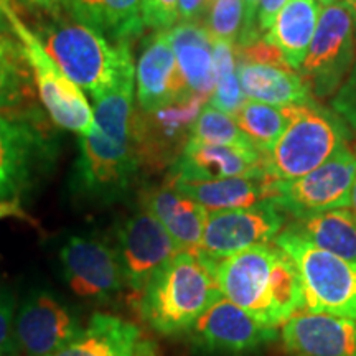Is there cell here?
<instances>
[{
  "label": "cell",
  "mask_w": 356,
  "mask_h": 356,
  "mask_svg": "<svg viewBox=\"0 0 356 356\" xmlns=\"http://www.w3.org/2000/svg\"><path fill=\"white\" fill-rule=\"evenodd\" d=\"M175 188L208 211L249 208L274 197V181L266 170L246 177L207 181H173Z\"/></svg>",
  "instance_id": "obj_21"
},
{
  "label": "cell",
  "mask_w": 356,
  "mask_h": 356,
  "mask_svg": "<svg viewBox=\"0 0 356 356\" xmlns=\"http://www.w3.org/2000/svg\"><path fill=\"white\" fill-rule=\"evenodd\" d=\"M32 2H35L37 6L43 8H58L63 6V3L68 2V0H32Z\"/></svg>",
  "instance_id": "obj_39"
},
{
  "label": "cell",
  "mask_w": 356,
  "mask_h": 356,
  "mask_svg": "<svg viewBox=\"0 0 356 356\" xmlns=\"http://www.w3.org/2000/svg\"><path fill=\"white\" fill-rule=\"evenodd\" d=\"M355 152H356V144H355Z\"/></svg>",
  "instance_id": "obj_44"
},
{
  "label": "cell",
  "mask_w": 356,
  "mask_h": 356,
  "mask_svg": "<svg viewBox=\"0 0 356 356\" xmlns=\"http://www.w3.org/2000/svg\"><path fill=\"white\" fill-rule=\"evenodd\" d=\"M136 70L95 99V126L79 136L71 188L89 202L114 203L126 197L140 167L134 136Z\"/></svg>",
  "instance_id": "obj_1"
},
{
  "label": "cell",
  "mask_w": 356,
  "mask_h": 356,
  "mask_svg": "<svg viewBox=\"0 0 356 356\" xmlns=\"http://www.w3.org/2000/svg\"><path fill=\"white\" fill-rule=\"evenodd\" d=\"M320 3H322V6H332V3H337L338 0H318Z\"/></svg>",
  "instance_id": "obj_42"
},
{
  "label": "cell",
  "mask_w": 356,
  "mask_h": 356,
  "mask_svg": "<svg viewBox=\"0 0 356 356\" xmlns=\"http://www.w3.org/2000/svg\"><path fill=\"white\" fill-rule=\"evenodd\" d=\"M346 210H348L351 215L355 216V220H356V178H355V181H353V186H351L350 204H348V208H346Z\"/></svg>",
  "instance_id": "obj_40"
},
{
  "label": "cell",
  "mask_w": 356,
  "mask_h": 356,
  "mask_svg": "<svg viewBox=\"0 0 356 356\" xmlns=\"http://www.w3.org/2000/svg\"><path fill=\"white\" fill-rule=\"evenodd\" d=\"M287 2L289 0H261L256 15L257 32L266 33L267 30L270 29V25H273L277 13L282 10V7L286 6Z\"/></svg>",
  "instance_id": "obj_35"
},
{
  "label": "cell",
  "mask_w": 356,
  "mask_h": 356,
  "mask_svg": "<svg viewBox=\"0 0 356 356\" xmlns=\"http://www.w3.org/2000/svg\"><path fill=\"white\" fill-rule=\"evenodd\" d=\"M65 280L76 296L111 300L126 287L118 249L95 236H73L60 249Z\"/></svg>",
  "instance_id": "obj_11"
},
{
  "label": "cell",
  "mask_w": 356,
  "mask_h": 356,
  "mask_svg": "<svg viewBox=\"0 0 356 356\" xmlns=\"http://www.w3.org/2000/svg\"><path fill=\"white\" fill-rule=\"evenodd\" d=\"M144 26L154 30H170L178 22V0H142Z\"/></svg>",
  "instance_id": "obj_32"
},
{
  "label": "cell",
  "mask_w": 356,
  "mask_h": 356,
  "mask_svg": "<svg viewBox=\"0 0 356 356\" xmlns=\"http://www.w3.org/2000/svg\"><path fill=\"white\" fill-rule=\"evenodd\" d=\"M51 356H155V348L136 323L96 312L86 327Z\"/></svg>",
  "instance_id": "obj_20"
},
{
  "label": "cell",
  "mask_w": 356,
  "mask_h": 356,
  "mask_svg": "<svg viewBox=\"0 0 356 356\" xmlns=\"http://www.w3.org/2000/svg\"><path fill=\"white\" fill-rule=\"evenodd\" d=\"M208 10L207 32L213 42H225L236 47L243 29V2L241 0H215Z\"/></svg>",
  "instance_id": "obj_31"
},
{
  "label": "cell",
  "mask_w": 356,
  "mask_h": 356,
  "mask_svg": "<svg viewBox=\"0 0 356 356\" xmlns=\"http://www.w3.org/2000/svg\"><path fill=\"white\" fill-rule=\"evenodd\" d=\"M47 159V142L32 124L0 114V202H19Z\"/></svg>",
  "instance_id": "obj_16"
},
{
  "label": "cell",
  "mask_w": 356,
  "mask_h": 356,
  "mask_svg": "<svg viewBox=\"0 0 356 356\" xmlns=\"http://www.w3.org/2000/svg\"><path fill=\"white\" fill-rule=\"evenodd\" d=\"M115 249L126 287L137 296L144 291L157 270L180 252L162 222L145 207L121 222Z\"/></svg>",
  "instance_id": "obj_12"
},
{
  "label": "cell",
  "mask_w": 356,
  "mask_h": 356,
  "mask_svg": "<svg viewBox=\"0 0 356 356\" xmlns=\"http://www.w3.org/2000/svg\"><path fill=\"white\" fill-rule=\"evenodd\" d=\"M236 71L248 99L273 106L302 104L312 99L304 79L289 65L257 63L238 58Z\"/></svg>",
  "instance_id": "obj_24"
},
{
  "label": "cell",
  "mask_w": 356,
  "mask_h": 356,
  "mask_svg": "<svg viewBox=\"0 0 356 356\" xmlns=\"http://www.w3.org/2000/svg\"><path fill=\"white\" fill-rule=\"evenodd\" d=\"M280 338L289 356H356V320L300 310Z\"/></svg>",
  "instance_id": "obj_19"
},
{
  "label": "cell",
  "mask_w": 356,
  "mask_h": 356,
  "mask_svg": "<svg viewBox=\"0 0 356 356\" xmlns=\"http://www.w3.org/2000/svg\"><path fill=\"white\" fill-rule=\"evenodd\" d=\"M38 40L66 76L92 99L104 96L124 74L136 70L129 42H111L76 20L44 26Z\"/></svg>",
  "instance_id": "obj_4"
},
{
  "label": "cell",
  "mask_w": 356,
  "mask_h": 356,
  "mask_svg": "<svg viewBox=\"0 0 356 356\" xmlns=\"http://www.w3.org/2000/svg\"><path fill=\"white\" fill-rule=\"evenodd\" d=\"M188 333L200 348L220 353H248L277 338L275 328L257 322L226 297L204 310Z\"/></svg>",
  "instance_id": "obj_15"
},
{
  "label": "cell",
  "mask_w": 356,
  "mask_h": 356,
  "mask_svg": "<svg viewBox=\"0 0 356 356\" xmlns=\"http://www.w3.org/2000/svg\"><path fill=\"white\" fill-rule=\"evenodd\" d=\"M70 15L109 38L129 42L142 33V0H68Z\"/></svg>",
  "instance_id": "obj_26"
},
{
  "label": "cell",
  "mask_w": 356,
  "mask_h": 356,
  "mask_svg": "<svg viewBox=\"0 0 356 356\" xmlns=\"http://www.w3.org/2000/svg\"><path fill=\"white\" fill-rule=\"evenodd\" d=\"M81 332L76 315L47 291H33L15 315V351L22 356H51Z\"/></svg>",
  "instance_id": "obj_13"
},
{
  "label": "cell",
  "mask_w": 356,
  "mask_h": 356,
  "mask_svg": "<svg viewBox=\"0 0 356 356\" xmlns=\"http://www.w3.org/2000/svg\"><path fill=\"white\" fill-rule=\"evenodd\" d=\"M167 35L190 95L210 99L216 86L210 33L200 24L180 22Z\"/></svg>",
  "instance_id": "obj_23"
},
{
  "label": "cell",
  "mask_w": 356,
  "mask_h": 356,
  "mask_svg": "<svg viewBox=\"0 0 356 356\" xmlns=\"http://www.w3.org/2000/svg\"><path fill=\"white\" fill-rule=\"evenodd\" d=\"M10 7L8 0H0V37H12L13 26L10 24V19H8L7 8Z\"/></svg>",
  "instance_id": "obj_37"
},
{
  "label": "cell",
  "mask_w": 356,
  "mask_h": 356,
  "mask_svg": "<svg viewBox=\"0 0 356 356\" xmlns=\"http://www.w3.org/2000/svg\"><path fill=\"white\" fill-rule=\"evenodd\" d=\"M286 225V211L274 200L249 208L210 211L195 251L213 262L257 244L273 243Z\"/></svg>",
  "instance_id": "obj_10"
},
{
  "label": "cell",
  "mask_w": 356,
  "mask_h": 356,
  "mask_svg": "<svg viewBox=\"0 0 356 356\" xmlns=\"http://www.w3.org/2000/svg\"><path fill=\"white\" fill-rule=\"evenodd\" d=\"M355 178L356 152L343 145L315 170L293 180L274 181L270 200L293 218L348 208Z\"/></svg>",
  "instance_id": "obj_9"
},
{
  "label": "cell",
  "mask_w": 356,
  "mask_h": 356,
  "mask_svg": "<svg viewBox=\"0 0 356 356\" xmlns=\"http://www.w3.org/2000/svg\"><path fill=\"white\" fill-rule=\"evenodd\" d=\"M144 207L168 231L180 251H195L202 241L208 211L180 193L170 181L145 195Z\"/></svg>",
  "instance_id": "obj_22"
},
{
  "label": "cell",
  "mask_w": 356,
  "mask_h": 356,
  "mask_svg": "<svg viewBox=\"0 0 356 356\" xmlns=\"http://www.w3.org/2000/svg\"><path fill=\"white\" fill-rule=\"evenodd\" d=\"M233 118L251 144L264 155L273 150L289 124L286 106H273L254 99L244 101Z\"/></svg>",
  "instance_id": "obj_28"
},
{
  "label": "cell",
  "mask_w": 356,
  "mask_h": 356,
  "mask_svg": "<svg viewBox=\"0 0 356 356\" xmlns=\"http://www.w3.org/2000/svg\"><path fill=\"white\" fill-rule=\"evenodd\" d=\"M332 106L333 111L348 126L356 129V61L350 71L348 78L343 83V86L338 89L337 95L333 96Z\"/></svg>",
  "instance_id": "obj_34"
},
{
  "label": "cell",
  "mask_w": 356,
  "mask_h": 356,
  "mask_svg": "<svg viewBox=\"0 0 356 356\" xmlns=\"http://www.w3.org/2000/svg\"><path fill=\"white\" fill-rule=\"evenodd\" d=\"M188 140L216 145H252L238 127L233 115L218 111L210 104L200 111L197 121L191 126Z\"/></svg>",
  "instance_id": "obj_30"
},
{
  "label": "cell",
  "mask_w": 356,
  "mask_h": 356,
  "mask_svg": "<svg viewBox=\"0 0 356 356\" xmlns=\"http://www.w3.org/2000/svg\"><path fill=\"white\" fill-rule=\"evenodd\" d=\"M15 300L6 289L0 287V356L15 351Z\"/></svg>",
  "instance_id": "obj_33"
},
{
  "label": "cell",
  "mask_w": 356,
  "mask_h": 356,
  "mask_svg": "<svg viewBox=\"0 0 356 356\" xmlns=\"http://www.w3.org/2000/svg\"><path fill=\"white\" fill-rule=\"evenodd\" d=\"M346 6L350 7L351 13H353V19H355V25H356V0H345Z\"/></svg>",
  "instance_id": "obj_41"
},
{
  "label": "cell",
  "mask_w": 356,
  "mask_h": 356,
  "mask_svg": "<svg viewBox=\"0 0 356 356\" xmlns=\"http://www.w3.org/2000/svg\"><path fill=\"white\" fill-rule=\"evenodd\" d=\"M299 273L304 310L356 320V264L317 246L292 228L275 236Z\"/></svg>",
  "instance_id": "obj_5"
},
{
  "label": "cell",
  "mask_w": 356,
  "mask_h": 356,
  "mask_svg": "<svg viewBox=\"0 0 356 356\" xmlns=\"http://www.w3.org/2000/svg\"><path fill=\"white\" fill-rule=\"evenodd\" d=\"M10 216L25 218V213L20 208L19 202H0V221Z\"/></svg>",
  "instance_id": "obj_38"
},
{
  "label": "cell",
  "mask_w": 356,
  "mask_h": 356,
  "mask_svg": "<svg viewBox=\"0 0 356 356\" xmlns=\"http://www.w3.org/2000/svg\"><path fill=\"white\" fill-rule=\"evenodd\" d=\"M286 108V131L264 159L267 175L275 181L293 180L315 170L346 145V129L340 115L312 101Z\"/></svg>",
  "instance_id": "obj_6"
},
{
  "label": "cell",
  "mask_w": 356,
  "mask_h": 356,
  "mask_svg": "<svg viewBox=\"0 0 356 356\" xmlns=\"http://www.w3.org/2000/svg\"><path fill=\"white\" fill-rule=\"evenodd\" d=\"M320 8L315 0H289L267 30L264 40L279 50L284 61L299 71L317 29Z\"/></svg>",
  "instance_id": "obj_25"
},
{
  "label": "cell",
  "mask_w": 356,
  "mask_h": 356,
  "mask_svg": "<svg viewBox=\"0 0 356 356\" xmlns=\"http://www.w3.org/2000/svg\"><path fill=\"white\" fill-rule=\"evenodd\" d=\"M213 2H215V0H207V3H208V7H210V6H211V3H213Z\"/></svg>",
  "instance_id": "obj_43"
},
{
  "label": "cell",
  "mask_w": 356,
  "mask_h": 356,
  "mask_svg": "<svg viewBox=\"0 0 356 356\" xmlns=\"http://www.w3.org/2000/svg\"><path fill=\"white\" fill-rule=\"evenodd\" d=\"M220 297L215 262L197 251H180L137 296V309L154 332L172 337L188 333Z\"/></svg>",
  "instance_id": "obj_3"
},
{
  "label": "cell",
  "mask_w": 356,
  "mask_h": 356,
  "mask_svg": "<svg viewBox=\"0 0 356 356\" xmlns=\"http://www.w3.org/2000/svg\"><path fill=\"white\" fill-rule=\"evenodd\" d=\"M289 228L317 246L356 264V220L346 208L293 218Z\"/></svg>",
  "instance_id": "obj_27"
},
{
  "label": "cell",
  "mask_w": 356,
  "mask_h": 356,
  "mask_svg": "<svg viewBox=\"0 0 356 356\" xmlns=\"http://www.w3.org/2000/svg\"><path fill=\"white\" fill-rule=\"evenodd\" d=\"M356 61V25L345 2L325 6L299 74L310 95L333 97Z\"/></svg>",
  "instance_id": "obj_7"
},
{
  "label": "cell",
  "mask_w": 356,
  "mask_h": 356,
  "mask_svg": "<svg viewBox=\"0 0 356 356\" xmlns=\"http://www.w3.org/2000/svg\"><path fill=\"white\" fill-rule=\"evenodd\" d=\"M207 10V0H178V20L184 24H197Z\"/></svg>",
  "instance_id": "obj_36"
},
{
  "label": "cell",
  "mask_w": 356,
  "mask_h": 356,
  "mask_svg": "<svg viewBox=\"0 0 356 356\" xmlns=\"http://www.w3.org/2000/svg\"><path fill=\"white\" fill-rule=\"evenodd\" d=\"M208 101L207 97L191 96L154 113H144L142 118H134L140 163L160 168L172 160L175 162L190 139L191 126Z\"/></svg>",
  "instance_id": "obj_14"
},
{
  "label": "cell",
  "mask_w": 356,
  "mask_h": 356,
  "mask_svg": "<svg viewBox=\"0 0 356 356\" xmlns=\"http://www.w3.org/2000/svg\"><path fill=\"white\" fill-rule=\"evenodd\" d=\"M13 32L24 48L26 63L37 81L38 96L43 108L58 127L86 136L95 126V111L84 92L63 73L56 61L29 26H25L10 7L7 8Z\"/></svg>",
  "instance_id": "obj_8"
},
{
  "label": "cell",
  "mask_w": 356,
  "mask_h": 356,
  "mask_svg": "<svg viewBox=\"0 0 356 356\" xmlns=\"http://www.w3.org/2000/svg\"><path fill=\"white\" fill-rule=\"evenodd\" d=\"M32 70L20 42L0 37V111L19 108L30 97Z\"/></svg>",
  "instance_id": "obj_29"
},
{
  "label": "cell",
  "mask_w": 356,
  "mask_h": 356,
  "mask_svg": "<svg viewBox=\"0 0 356 356\" xmlns=\"http://www.w3.org/2000/svg\"><path fill=\"white\" fill-rule=\"evenodd\" d=\"M215 275L222 297L267 327H282L304 310L299 273L274 243L257 244L216 261Z\"/></svg>",
  "instance_id": "obj_2"
},
{
  "label": "cell",
  "mask_w": 356,
  "mask_h": 356,
  "mask_svg": "<svg viewBox=\"0 0 356 356\" xmlns=\"http://www.w3.org/2000/svg\"><path fill=\"white\" fill-rule=\"evenodd\" d=\"M137 101L144 113L163 109L191 97L184 81L167 30L145 43L136 68Z\"/></svg>",
  "instance_id": "obj_18"
},
{
  "label": "cell",
  "mask_w": 356,
  "mask_h": 356,
  "mask_svg": "<svg viewBox=\"0 0 356 356\" xmlns=\"http://www.w3.org/2000/svg\"><path fill=\"white\" fill-rule=\"evenodd\" d=\"M266 155L254 145H216L188 140L170 165L168 180L207 181L266 170Z\"/></svg>",
  "instance_id": "obj_17"
}]
</instances>
